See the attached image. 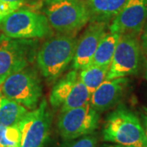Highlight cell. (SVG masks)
<instances>
[{"label": "cell", "mask_w": 147, "mask_h": 147, "mask_svg": "<svg viewBox=\"0 0 147 147\" xmlns=\"http://www.w3.org/2000/svg\"><path fill=\"white\" fill-rule=\"evenodd\" d=\"M91 93L79 79V70L72 69L55 84L49 96L53 108L61 113L77 108L89 102Z\"/></svg>", "instance_id": "obj_8"}, {"label": "cell", "mask_w": 147, "mask_h": 147, "mask_svg": "<svg viewBox=\"0 0 147 147\" xmlns=\"http://www.w3.org/2000/svg\"><path fill=\"white\" fill-rule=\"evenodd\" d=\"M109 68L90 64L79 70V79L92 94L100 84L106 80Z\"/></svg>", "instance_id": "obj_17"}, {"label": "cell", "mask_w": 147, "mask_h": 147, "mask_svg": "<svg viewBox=\"0 0 147 147\" xmlns=\"http://www.w3.org/2000/svg\"><path fill=\"white\" fill-rule=\"evenodd\" d=\"M2 96V94H1V92H0V96Z\"/></svg>", "instance_id": "obj_27"}, {"label": "cell", "mask_w": 147, "mask_h": 147, "mask_svg": "<svg viewBox=\"0 0 147 147\" xmlns=\"http://www.w3.org/2000/svg\"><path fill=\"white\" fill-rule=\"evenodd\" d=\"M127 0H86L90 21L110 25ZM89 21V22H90Z\"/></svg>", "instance_id": "obj_14"}, {"label": "cell", "mask_w": 147, "mask_h": 147, "mask_svg": "<svg viewBox=\"0 0 147 147\" xmlns=\"http://www.w3.org/2000/svg\"><path fill=\"white\" fill-rule=\"evenodd\" d=\"M1 92L4 96L28 110H34L39 105L42 95V82L38 70L29 65L12 74L1 84Z\"/></svg>", "instance_id": "obj_4"}, {"label": "cell", "mask_w": 147, "mask_h": 147, "mask_svg": "<svg viewBox=\"0 0 147 147\" xmlns=\"http://www.w3.org/2000/svg\"><path fill=\"white\" fill-rule=\"evenodd\" d=\"M103 147H124L123 146H120V145H117V144H114V145H110V144H106V145H104Z\"/></svg>", "instance_id": "obj_24"}, {"label": "cell", "mask_w": 147, "mask_h": 147, "mask_svg": "<svg viewBox=\"0 0 147 147\" xmlns=\"http://www.w3.org/2000/svg\"><path fill=\"white\" fill-rule=\"evenodd\" d=\"M22 6L23 5H21L20 3L0 1V18L3 20L6 16L10 15L11 13L14 12L15 11L20 9Z\"/></svg>", "instance_id": "obj_20"}, {"label": "cell", "mask_w": 147, "mask_h": 147, "mask_svg": "<svg viewBox=\"0 0 147 147\" xmlns=\"http://www.w3.org/2000/svg\"><path fill=\"white\" fill-rule=\"evenodd\" d=\"M141 44L138 36L122 34L109 66L106 80L135 74L139 69Z\"/></svg>", "instance_id": "obj_10"}, {"label": "cell", "mask_w": 147, "mask_h": 147, "mask_svg": "<svg viewBox=\"0 0 147 147\" xmlns=\"http://www.w3.org/2000/svg\"><path fill=\"white\" fill-rule=\"evenodd\" d=\"M42 10L58 34H76L90 21L86 0H44Z\"/></svg>", "instance_id": "obj_3"}, {"label": "cell", "mask_w": 147, "mask_h": 147, "mask_svg": "<svg viewBox=\"0 0 147 147\" xmlns=\"http://www.w3.org/2000/svg\"><path fill=\"white\" fill-rule=\"evenodd\" d=\"M103 140L124 147H147V137L137 115L119 105L107 115L102 131Z\"/></svg>", "instance_id": "obj_2"}, {"label": "cell", "mask_w": 147, "mask_h": 147, "mask_svg": "<svg viewBox=\"0 0 147 147\" xmlns=\"http://www.w3.org/2000/svg\"><path fill=\"white\" fill-rule=\"evenodd\" d=\"M78 38L75 34L49 37L38 49L37 67L48 83L56 81L72 63Z\"/></svg>", "instance_id": "obj_1"}, {"label": "cell", "mask_w": 147, "mask_h": 147, "mask_svg": "<svg viewBox=\"0 0 147 147\" xmlns=\"http://www.w3.org/2000/svg\"><path fill=\"white\" fill-rule=\"evenodd\" d=\"M99 113L89 102L60 114L57 127L61 137L65 141H72L90 135L97 128Z\"/></svg>", "instance_id": "obj_9"}, {"label": "cell", "mask_w": 147, "mask_h": 147, "mask_svg": "<svg viewBox=\"0 0 147 147\" xmlns=\"http://www.w3.org/2000/svg\"><path fill=\"white\" fill-rule=\"evenodd\" d=\"M146 79H147V65H146Z\"/></svg>", "instance_id": "obj_25"}, {"label": "cell", "mask_w": 147, "mask_h": 147, "mask_svg": "<svg viewBox=\"0 0 147 147\" xmlns=\"http://www.w3.org/2000/svg\"><path fill=\"white\" fill-rule=\"evenodd\" d=\"M28 112V109L15 100L0 96V127L17 125Z\"/></svg>", "instance_id": "obj_16"}, {"label": "cell", "mask_w": 147, "mask_h": 147, "mask_svg": "<svg viewBox=\"0 0 147 147\" xmlns=\"http://www.w3.org/2000/svg\"><path fill=\"white\" fill-rule=\"evenodd\" d=\"M0 92H1V89H0Z\"/></svg>", "instance_id": "obj_28"}, {"label": "cell", "mask_w": 147, "mask_h": 147, "mask_svg": "<svg viewBox=\"0 0 147 147\" xmlns=\"http://www.w3.org/2000/svg\"><path fill=\"white\" fill-rule=\"evenodd\" d=\"M66 147H97V139L92 135H87L70 142Z\"/></svg>", "instance_id": "obj_19"}, {"label": "cell", "mask_w": 147, "mask_h": 147, "mask_svg": "<svg viewBox=\"0 0 147 147\" xmlns=\"http://www.w3.org/2000/svg\"><path fill=\"white\" fill-rule=\"evenodd\" d=\"M144 130H145V133L147 137V108H145V114H144Z\"/></svg>", "instance_id": "obj_22"}, {"label": "cell", "mask_w": 147, "mask_h": 147, "mask_svg": "<svg viewBox=\"0 0 147 147\" xmlns=\"http://www.w3.org/2000/svg\"><path fill=\"white\" fill-rule=\"evenodd\" d=\"M0 28L5 36L15 39H41L53 34L44 14L21 8L6 16Z\"/></svg>", "instance_id": "obj_5"}, {"label": "cell", "mask_w": 147, "mask_h": 147, "mask_svg": "<svg viewBox=\"0 0 147 147\" xmlns=\"http://www.w3.org/2000/svg\"><path fill=\"white\" fill-rule=\"evenodd\" d=\"M129 79L127 77L105 80L91 94L90 104L98 113L112 108L120 100Z\"/></svg>", "instance_id": "obj_13"}, {"label": "cell", "mask_w": 147, "mask_h": 147, "mask_svg": "<svg viewBox=\"0 0 147 147\" xmlns=\"http://www.w3.org/2000/svg\"><path fill=\"white\" fill-rule=\"evenodd\" d=\"M120 34L107 31L102 37L91 64L109 68Z\"/></svg>", "instance_id": "obj_15"}, {"label": "cell", "mask_w": 147, "mask_h": 147, "mask_svg": "<svg viewBox=\"0 0 147 147\" xmlns=\"http://www.w3.org/2000/svg\"><path fill=\"white\" fill-rule=\"evenodd\" d=\"M2 21H3V20H2V19L0 18V25H1V22H2Z\"/></svg>", "instance_id": "obj_26"}, {"label": "cell", "mask_w": 147, "mask_h": 147, "mask_svg": "<svg viewBox=\"0 0 147 147\" xmlns=\"http://www.w3.org/2000/svg\"><path fill=\"white\" fill-rule=\"evenodd\" d=\"M0 147H21V131L18 125L0 127Z\"/></svg>", "instance_id": "obj_18"}, {"label": "cell", "mask_w": 147, "mask_h": 147, "mask_svg": "<svg viewBox=\"0 0 147 147\" xmlns=\"http://www.w3.org/2000/svg\"><path fill=\"white\" fill-rule=\"evenodd\" d=\"M37 39H15L0 35V85L5 79L29 66L36 58Z\"/></svg>", "instance_id": "obj_6"}, {"label": "cell", "mask_w": 147, "mask_h": 147, "mask_svg": "<svg viewBox=\"0 0 147 147\" xmlns=\"http://www.w3.org/2000/svg\"><path fill=\"white\" fill-rule=\"evenodd\" d=\"M53 120L47 101L42 99L38 107L28 111L18 123L21 147H44L50 135Z\"/></svg>", "instance_id": "obj_7"}, {"label": "cell", "mask_w": 147, "mask_h": 147, "mask_svg": "<svg viewBox=\"0 0 147 147\" xmlns=\"http://www.w3.org/2000/svg\"><path fill=\"white\" fill-rule=\"evenodd\" d=\"M147 22V0H127L109 25V31L138 36Z\"/></svg>", "instance_id": "obj_11"}, {"label": "cell", "mask_w": 147, "mask_h": 147, "mask_svg": "<svg viewBox=\"0 0 147 147\" xmlns=\"http://www.w3.org/2000/svg\"><path fill=\"white\" fill-rule=\"evenodd\" d=\"M0 1H4V2H8V3H20L21 5H23L28 0H0Z\"/></svg>", "instance_id": "obj_23"}, {"label": "cell", "mask_w": 147, "mask_h": 147, "mask_svg": "<svg viewBox=\"0 0 147 147\" xmlns=\"http://www.w3.org/2000/svg\"><path fill=\"white\" fill-rule=\"evenodd\" d=\"M109 25L90 21L88 26L78 39L75 53L72 61V69L80 70L91 64L98 44L107 32Z\"/></svg>", "instance_id": "obj_12"}, {"label": "cell", "mask_w": 147, "mask_h": 147, "mask_svg": "<svg viewBox=\"0 0 147 147\" xmlns=\"http://www.w3.org/2000/svg\"><path fill=\"white\" fill-rule=\"evenodd\" d=\"M142 42L143 47L147 50V22L146 23L145 26L142 30Z\"/></svg>", "instance_id": "obj_21"}]
</instances>
